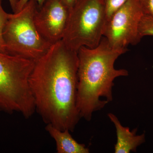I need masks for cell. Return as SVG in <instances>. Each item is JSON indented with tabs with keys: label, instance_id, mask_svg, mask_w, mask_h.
Instances as JSON below:
<instances>
[{
	"label": "cell",
	"instance_id": "obj_7",
	"mask_svg": "<svg viewBox=\"0 0 153 153\" xmlns=\"http://www.w3.org/2000/svg\"><path fill=\"white\" fill-rule=\"evenodd\" d=\"M69 10L62 0H45L36 9L34 16L35 25L41 36L52 44L62 40Z\"/></svg>",
	"mask_w": 153,
	"mask_h": 153
},
{
	"label": "cell",
	"instance_id": "obj_12",
	"mask_svg": "<svg viewBox=\"0 0 153 153\" xmlns=\"http://www.w3.org/2000/svg\"><path fill=\"white\" fill-rule=\"evenodd\" d=\"M126 1L127 0H104L107 22Z\"/></svg>",
	"mask_w": 153,
	"mask_h": 153
},
{
	"label": "cell",
	"instance_id": "obj_16",
	"mask_svg": "<svg viewBox=\"0 0 153 153\" xmlns=\"http://www.w3.org/2000/svg\"><path fill=\"white\" fill-rule=\"evenodd\" d=\"M9 2H10L11 7H12V10H13L14 13L15 10H16V7L18 0H9Z\"/></svg>",
	"mask_w": 153,
	"mask_h": 153
},
{
	"label": "cell",
	"instance_id": "obj_14",
	"mask_svg": "<svg viewBox=\"0 0 153 153\" xmlns=\"http://www.w3.org/2000/svg\"><path fill=\"white\" fill-rule=\"evenodd\" d=\"M30 0H18L17 2L16 10L14 13H17L22 10L25 5L27 4ZM38 3V7H40L43 4L45 0H36Z\"/></svg>",
	"mask_w": 153,
	"mask_h": 153
},
{
	"label": "cell",
	"instance_id": "obj_6",
	"mask_svg": "<svg viewBox=\"0 0 153 153\" xmlns=\"http://www.w3.org/2000/svg\"><path fill=\"white\" fill-rule=\"evenodd\" d=\"M144 15L139 0H127L107 22L103 37L114 48L136 45L142 39L139 27Z\"/></svg>",
	"mask_w": 153,
	"mask_h": 153
},
{
	"label": "cell",
	"instance_id": "obj_9",
	"mask_svg": "<svg viewBox=\"0 0 153 153\" xmlns=\"http://www.w3.org/2000/svg\"><path fill=\"white\" fill-rule=\"evenodd\" d=\"M46 129L55 140L58 153H88L89 149L85 144L79 143L71 136L68 130L62 131L50 124Z\"/></svg>",
	"mask_w": 153,
	"mask_h": 153
},
{
	"label": "cell",
	"instance_id": "obj_11",
	"mask_svg": "<svg viewBox=\"0 0 153 153\" xmlns=\"http://www.w3.org/2000/svg\"><path fill=\"white\" fill-rule=\"evenodd\" d=\"M10 13H8L3 9L2 6V0H0V52L6 53L5 44L3 38V31L7 21L9 18Z\"/></svg>",
	"mask_w": 153,
	"mask_h": 153
},
{
	"label": "cell",
	"instance_id": "obj_8",
	"mask_svg": "<svg viewBox=\"0 0 153 153\" xmlns=\"http://www.w3.org/2000/svg\"><path fill=\"white\" fill-rule=\"evenodd\" d=\"M108 117L116 130L117 141L114 146L115 153H129L137 152V148L146 141L145 134L137 135V128L130 131L129 128L122 125L118 119L113 114L108 113Z\"/></svg>",
	"mask_w": 153,
	"mask_h": 153
},
{
	"label": "cell",
	"instance_id": "obj_4",
	"mask_svg": "<svg viewBox=\"0 0 153 153\" xmlns=\"http://www.w3.org/2000/svg\"><path fill=\"white\" fill-rule=\"evenodd\" d=\"M38 7L36 0H30L22 10L10 14L3 34L7 54L36 61L52 46L35 25L34 16Z\"/></svg>",
	"mask_w": 153,
	"mask_h": 153
},
{
	"label": "cell",
	"instance_id": "obj_1",
	"mask_svg": "<svg viewBox=\"0 0 153 153\" xmlns=\"http://www.w3.org/2000/svg\"><path fill=\"white\" fill-rule=\"evenodd\" d=\"M78 57L62 40L35 61L29 82L36 111L44 122L74 131L81 118L77 107Z\"/></svg>",
	"mask_w": 153,
	"mask_h": 153
},
{
	"label": "cell",
	"instance_id": "obj_2",
	"mask_svg": "<svg viewBox=\"0 0 153 153\" xmlns=\"http://www.w3.org/2000/svg\"><path fill=\"white\" fill-rule=\"evenodd\" d=\"M127 51L112 47L104 37L94 48L78 49L77 107L81 118L89 121L94 112L112 101L115 79L128 75L126 69H115V62Z\"/></svg>",
	"mask_w": 153,
	"mask_h": 153
},
{
	"label": "cell",
	"instance_id": "obj_15",
	"mask_svg": "<svg viewBox=\"0 0 153 153\" xmlns=\"http://www.w3.org/2000/svg\"><path fill=\"white\" fill-rule=\"evenodd\" d=\"M62 1L68 7L69 10H70L76 4L78 0H62Z\"/></svg>",
	"mask_w": 153,
	"mask_h": 153
},
{
	"label": "cell",
	"instance_id": "obj_13",
	"mask_svg": "<svg viewBox=\"0 0 153 153\" xmlns=\"http://www.w3.org/2000/svg\"><path fill=\"white\" fill-rule=\"evenodd\" d=\"M145 15L153 18V0H139Z\"/></svg>",
	"mask_w": 153,
	"mask_h": 153
},
{
	"label": "cell",
	"instance_id": "obj_3",
	"mask_svg": "<svg viewBox=\"0 0 153 153\" xmlns=\"http://www.w3.org/2000/svg\"><path fill=\"white\" fill-rule=\"evenodd\" d=\"M35 61L0 52V112L26 119L36 111L29 79Z\"/></svg>",
	"mask_w": 153,
	"mask_h": 153
},
{
	"label": "cell",
	"instance_id": "obj_10",
	"mask_svg": "<svg viewBox=\"0 0 153 153\" xmlns=\"http://www.w3.org/2000/svg\"><path fill=\"white\" fill-rule=\"evenodd\" d=\"M139 33L142 38L145 36H153V18L147 16H143L139 27Z\"/></svg>",
	"mask_w": 153,
	"mask_h": 153
},
{
	"label": "cell",
	"instance_id": "obj_17",
	"mask_svg": "<svg viewBox=\"0 0 153 153\" xmlns=\"http://www.w3.org/2000/svg\"></svg>",
	"mask_w": 153,
	"mask_h": 153
},
{
	"label": "cell",
	"instance_id": "obj_5",
	"mask_svg": "<svg viewBox=\"0 0 153 153\" xmlns=\"http://www.w3.org/2000/svg\"><path fill=\"white\" fill-rule=\"evenodd\" d=\"M106 23L104 0H78L69 10L62 41L76 52L82 47L94 48L103 37Z\"/></svg>",
	"mask_w": 153,
	"mask_h": 153
}]
</instances>
